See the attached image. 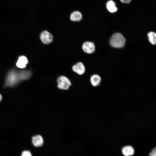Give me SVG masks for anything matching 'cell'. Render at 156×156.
<instances>
[{
    "label": "cell",
    "mask_w": 156,
    "mask_h": 156,
    "mask_svg": "<svg viewBox=\"0 0 156 156\" xmlns=\"http://www.w3.org/2000/svg\"><path fill=\"white\" fill-rule=\"evenodd\" d=\"M25 75L23 70L17 71L12 70L8 74L5 84L6 86L13 87L20 81L25 80Z\"/></svg>",
    "instance_id": "1"
},
{
    "label": "cell",
    "mask_w": 156,
    "mask_h": 156,
    "mask_svg": "<svg viewBox=\"0 0 156 156\" xmlns=\"http://www.w3.org/2000/svg\"><path fill=\"white\" fill-rule=\"evenodd\" d=\"M125 40L120 33H115L112 36L110 40V44L113 47L120 48L123 47L125 44Z\"/></svg>",
    "instance_id": "2"
},
{
    "label": "cell",
    "mask_w": 156,
    "mask_h": 156,
    "mask_svg": "<svg viewBox=\"0 0 156 156\" xmlns=\"http://www.w3.org/2000/svg\"><path fill=\"white\" fill-rule=\"evenodd\" d=\"M57 87L61 89L67 90L68 89L71 83L67 77L62 76L59 77L57 80Z\"/></svg>",
    "instance_id": "3"
},
{
    "label": "cell",
    "mask_w": 156,
    "mask_h": 156,
    "mask_svg": "<svg viewBox=\"0 0 156 156\" xmlns=\"http://www.w3.org/2000/svg\"><path fill=\"white\" fill-rule=\"evenodd\" d=\"M40 38L42 42L45 44H49L53 41V36L46 31H43L41 33Z\"/></svg>",
    "instance_id": "4"
},
{
    "label": "cell",
    "mask_w": 156,
    "mask_h": 156,
    "mask_svg": "<svg viewBox=\"0 0 156 156\" xmlns=\"http://www.w3.org/2000/svg\"><path fill=\"white\" fill-rule=\"evenodd\" d=\"M83 50L88 53H92L95 50V46L94 43L91 42L87 41L85 42L82 46Z\"/></svg>",
    "instance_id": "5"
},
{
    "label": "cell",
    "mask_w": 156,
    "mask_h": 156,
    "mask_svg": "<svg viewBox=\"0 0 156 156\" xmlns=\"http://www.w3.org/2000/svg\"><path fill=\"white\" fill-rule=\"evenodd\" d=\"M32 143L34 146L36 147H39L42 146L44 143L43 139L40 135H34L32 138Z\"/></svg>",
    "instance_id": "6"
},
{
    "label": "cell",
    "mask_w": 156,
    "mask_h": 156,
    "mask_svg": "<svg viewBox=\"0 0 156 156\" xmlns=\"http://www.w3.org/2000/svg\"><path fill=\"white\" fill-rule=\"evenodd\" d=\"M73 70L79 75L83 74L85 72V68L83 64L81 62H78L72 67Z\"/></svg>",
    "instance_id": "7"
},
{
    "label": "cell",
    "mask_w": 156,
    "mask_h": 156,
    "mask_svg": "<svg viewBox=\"0 0 156 156\" xmlns=\"http://www.w3.org/2000/svg\"><path fill=\"white\" fill-rule=\"evenodd\" d=\"M121 151L125 156H131L133 155L135 153L134 148L130 145H126L122 147Z\"/></svg>",
    "instance_id": "8"
},
{
    "label": "cell",
    "mask_w": 156,
    "mask_h": 156,
    "mask_svg": "<svg viewBox=\"0 0 156 156\" xmlns=\"http://www.w3.org/2000/svg\"><path fill=\"white\" fill-rule=\"evenodd\" d=\"M101 79L100 76L97 74L92 75L90 78V82L92 85L94 87H96L101 84Z\"/></svg>",
    "instance_id": "9"
},
{
    "label": "cell",
    "mask_w": 156,
    "mask_h": 156,
    "mask_svg": "<svg viewBox=\"0 0 156 156\" xmlns=\"http://www.w3.org/2000/svg\"><path fill=\"white\" fill-rule=\"evenodd\" d=\"M28 62L27 58L25 56L22 55L19 57L16 63L17 67L20 68H25Z\"/></svg>",
    "instance_id": "10"
},
{
    "label": "cell",
    "mask_w": 156,
    "mask_h": 156,
    "mask_svg": "<svg viewBox=\"0 0 156 156\" xmlns=\"http://www.w3.org/2000/svg\"><path fill=\"white\" fill-rule=\"evenodd\" d=\"M106 7L108 11L111 13L116 12L117 10L115 3L112 0H109L107 3Z\"/></svg>",
    "instance_id": "11"
},
{
    "label": "cell",
    "mask_w": 156,
    "mask_h": 156,
    "mask_svg": "<svg viewBox=\"0 0 156 156\" xmlns=\"http://www.w3.org/2000/svg\"><path fill=\"white\" fill-rule=\"evenodd\" d=\"M82 18L81 14L78 11L73 12L70 16V19L73 21H79Z\"/></svg>",
    "instance_id": "12"
},
{
    "label": "cell",
    "mask_w": 156,
    "mask_h": 156,
    "mask_svg": "<svg viewBox=\"0 0 156 156\" xmlns=\"http://www.w3.org/2000/svg\"><path fill=\"white\" fill-rule=\"evenodd\" d=\"M149 41L151 44L155 45L156 44V33L151 31L148 34Z\"/></svg>",
    "instance_id": "13"
},
{
    "label": "cell",
    "mask_w": 156,
    "mask_h": 156,
    "mask_svg": "<svg viewBox=\"0 0 156 156\" xmlns=\"http://www.w3.org/2000/svg\"><path fill=\"white\" fill-rule=\"evenodd\" d=\"M21 156H32V154L29 151L26 150L22 152Z\"/></svg>",
    "instance_id": "14"
},
{
    "label": "cell",
    "mask_w": 156,
    "mask_h": 156,
    "mask_svg": "<svg viewBox=\"0 0 156 156\" xmlns=\"http://www.w3.org/2000/svg\"><path fill=\"white\" fill-rule=\"evenodd\" d=\"M149 156H156V147H154L149 153Z\"/></svg>",
    "instance_id": "15"
},
{
    "label": "cell",
    "mask_w": 156,
    "mask_h": 156,
    "mask_svg": "<svg viewBox=\"0 0 156 156\" xmlns=\"http://www.w3.org/2000/svg\"><path fill=\"white\" fill-rule=\"evenodd\" d=\"M120 0L122 3H129L131 1V0Z\"/></svg>",
    "instance_id": "16"
},
{
    "label": "cell",
    "mask_w": 156,
    "mask_h": 156,
    "mask_svg": "<svg viewBox=\"0 0 156 156\" xmlns=\"http://www.w3.org/2000/svg\"><path fill=\"white\" fill-rule=\"evenodd\" d=\"M2 98V96L0 94V101L1 100Z\"/></svg>",
    "instance_id": "17"
}]
</instances>
